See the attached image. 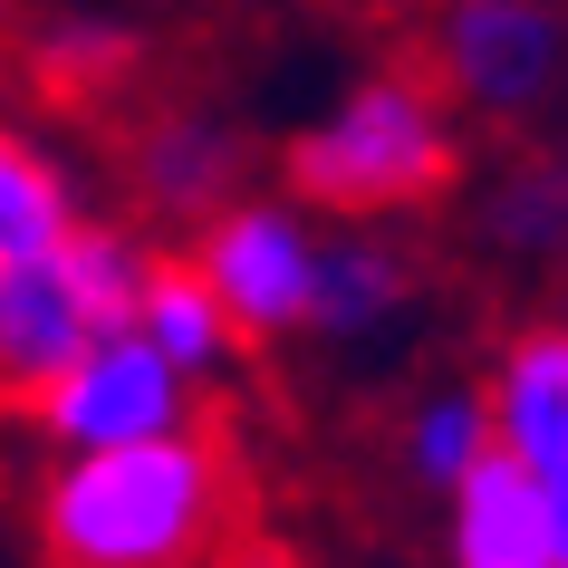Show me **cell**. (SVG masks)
I'll use <instances>...</instances> for the list:
<instances>
[{"label":"cell","mask_w":568,"mask_h":568,"mask_svg":"<svg viewBox=\"0 0 568 568\" xmlns=\"http://www.w3.org/2000/svg\"><path fill=\"white\" fill-rule=\"evenodd\" d=\"M135 59H145V30H135V20H106V10H68V20H49L39 49H30L39 88H59V97H106V88H125Z\"/></svg>","instance_id":"cell-12"},{"label":"cell","mask_w":568,"mask_h":568,"mask_svg":"<svg viewBox=\"0 0 568 568\" xmlns=\"http://www.w3.org/2000/svg\"><path fill=\"white\" fill-rule=\"evenodd\" d=\"M463 174V116L424 68H366L290 135V193L337 222H395L453 193Z\"/></svg>","instance_id":"cell-2"},{"label":"cell","mask_w":568,"mask_h":568,"mask_svg":"<svg viewBox=\"0 0 568 568\" xmlns=\"http://www.w3.org/2000/svg\"><path fill=\"white\" fill-rule=\"evenodd\" d=\"M68 222H78V174L0 116V261L49 241V232H68Z\"/></svg>","instance_id":"cell-13"},{"label":"cell","mask_w":568,"mask_h":568,"mask_svg":"<svg viewBox=\"0 0 568 568\" xmlns=\"http://www.w3.org/2000/svg\"><path fill=\"white\" fill-rule=\"evenodd\" d=\"M145 232L125 222H68L0 261V405H20L39 376H59L97 328H125L135 280H145Z\"/></svg>","instance_id":"cell-3"},{"label":"cell","mask_w":568,"mask_h":568,"mask_svg":"<svg viewBox=\"0 0 568 568\" xmlns=\"http://www.w3.org/2000/svg\"><path fill=\"white\" fill-rule=\"evenodd\" d=\"M241 174H251L241 135L222 116H203V106H174V116H154L145 135H135V193H145V212H164V222H203L212 203L241 193Z\"/></svg>","instance_id":"cell-10"},{"label":"cell","mask_w":568,"mask_h":568,"mask_svg":"<svg viewBox=\"0 0 568 568\" xmlns=\"http://www.w3.org/2000/svg\"><path fill=\"white\" fill-rule=\"evenodd\" d=\"M415 261L395 251L386 232H366V222H347V232H318V280H308V328L337 337V347H366V337H386L405 308H415Z\"/></svg>","instance_id":"cell-9"},{"label":"cell","mask_w":568,"mask_h":568,"mask_svg":"<svg viewBox=\"0 0 568 568\" xmlns=\"http://www.w3.org/2000/svg\"><path fill=\"white\" fill-rule=\"evenodd\" d=\"M481 232L501 241V251H520V261H539V251L559 241V174H549V164L510 174V183H501V203L481 212Z\"/></svg>","instance_id":"cell-15"},{"label":"cell","mask_w":568,"mask_h":568,"mask_svg":"<svg viewBox=\"0 0 568 568\" xmlns=\"http://www.w3.org/2000/svg\"><path fill=\"white\" fill-rule=\"evenodd\" d=\"M473 395H481V424H491V453L568 481V337L559 328L510 337L491 386H473Z\"/></svg>","instance_id":"cell-8"},{"label":"cell","mask_w":568,"mask_h":568,"mask_svg":"<svg viewBox=\"0 0 568 568\" xmlns=\"http://www.w3.org/2000/svg\"><path fill=\"white\" fill-rule=\"evenodd\" d=\"M183 261L203 270V290L222 300L241 347L300 337L308 328V280H318V212L300 193H232V203H212L193 222Z\"/></svg>","instance_id":"cell-4"},{"label":"cell","mask_w":568,"mask_h":568,"mask_svg":"<svg viewBox=\"0 0 568 568\" xmlns=\"http://www.w3.org/2000/svg\"><path fill=\"white\" fill-rule=\"evenodd\" d=\"M232 453L203 424L59 453L39 481V549L59 568H203L232 530Z\"/></svg>","instance_id":"cell-1"},{"label":"cell","mask_w":568,"mask_h":568,"mask_svg":"<svg viewBox=\"0 0 568 568\" xmlns=\"http://www.w3.org/2000/svg\"><path fill=\"white\" fill-rule=\"evenodd\" d=\"M559 0H444L434 30V88L453 116H491V125H530L559 97Z\"/></svg>","instance_id":"cell-6"},{"label":"cell","mask_w":568,"mask_h":568,"mask_svg":"<svg viewBox=\"0 0 568 568\" xmlns=\"http://www.w3.org/2000/svg\"><path fill=\"white\" fill-rule=\"evenodd\" d=\"M481 453H491V424H481V395H473V386H434V395H415V415H405V473H415L424 491L463 481Z\"/></svg>","instance_id":"cell-14"},{"label":"cell","mask_w":568,"mask_h":568,"mask_svg":"<svg viewBox=\"0 0 568 568\" xmlns=\"http://www.w3.org/2000/svg\"><path fill=\"white\" fill-rule=\"evenodd\" d=\"M444 559L453 568H568V481L481 453L444 481Z\"/></svg>","instance_id":"cell-7"},{"label":"cell","mask_w":568,"mask_h":568,"mask_svg":"<svg viewBox=\"0 0 568 568\" xmlns=\"http://www.w3.org/2000/svg\"><path fill=\"white\" fill-rule=\"evenodd\" d=\"M193 405L203 395L183 386L135 328H97L59 376H39L20 395V415L39 424L49 453H97V444H135V434H174V424H193Z\"/></svg>","instance_id":"cell-5"},{"label":"cell","mask_w":568,"mask_h":568,"mask_svg":"<svg viewBox=\"0 0 568 568\" xmlns=\"http://www.w3.org/2000/svg\"><path fill=\"white\" fill-rule=\"evenodd\" d=\"M125 328L145 337V347L174 366L193 395L222 386V376L241 366V328L222 318V300L203 290V270H193V261H145V280H135V308H125Z\"/></svg>","instance_id":"cell-11"}]
</instances>
